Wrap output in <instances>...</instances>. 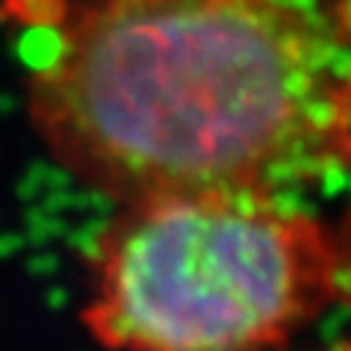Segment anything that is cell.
I'll use <instances>...</instances> for the list:
<instances>
[{"label": "cell", "instance_id": "cell-1", "mask_svg": "<svg viewBox=\"0 0 351 351\" xmlns=\"http://www.w3.org/2000/svg\"><path fill=\"white\" fill-rule=\"evenodd\" d=\"M25 114L117 205L282 194L351 171V64L329 0H66Z\"/></svg>", "mask_w": 351, "mask_h": 351}, {"label": "cell", "instance_id": "cell-2", "mask_svg": "<svg viewBox=\"0 0 351 351\" xmlns=\"http://www.w3.org/2000/svg\"><path fill=\"white\" fill-rule=\"evenodd\" d=\"M351 304V213L205 191L119 205L80 321L106 351H280Z\"/></svg>", "mask_w": 351, "mask_h": 351}, {"label": "cell", "instance_id": "cell-3", "mask_svg": "<svg viewBox=\"0 0 351 351\" xmlns=\"http://www.w3.org/2000/svg\"><path fill=\"white\" fill-rule=\"evenodd\" d=\"M329 6H332L337 34H340L346 53H348V64H351V0H329Z\"/></svg>", "mask_w": 351, "mask_h": 351}, {"label": "cell", "instance_id": "cell-4", "mask_svg": "<svg viewBox=\"0 0 351 351\" xmlns=\"http://www.w3.org/2000/svg\"><path fill=\"white\" fill-rule=\"evenodd\" d=\"M332 351H351V343H346V346H337V348H332Z\"/></svg>", "mask_w": 351, "mask_h": 351}]
</instances>
